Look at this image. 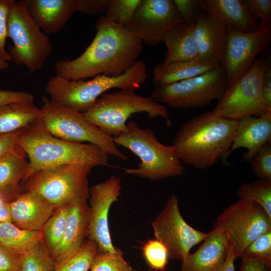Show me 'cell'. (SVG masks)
<instances>
[{"label":"cell","instance_id":"6da1fadb","mask_svg":"<svg viewBox=\"0 0 271 271\" xmlns=\"http://www.w3.org/2000/svg\"><path fill=\"white\" fill-rule=\"evenodd\" d=\"M95 36L79 57L60 60L54 65L56 75L68 80H85L98 75L117 76L137 61L143 43L128 30L100 17Z\"/></svg>","mask_w":271,"mask_h":271},{"label":"cell","instance_id":"7a4b0ae2","mask_svg":"<svg viewBox=\"0 0 271 271\" xmlns=\"http://www.w3.org/2000/svg\"><path fill=\"white\" fill-rule=\"evenodd\" d=\"M237 122L212 111L198 114L180 127L173 146L181 161L196 169L210 168L219 160L225 163Z\"/></svg>","mask_w":271,"mask_h":271},{"label":"cell","instance_id":"3957f363","mask_svg":"<svg viewBox=\"0 0 271 271\" xmlns=\"http://www.w3.org/2000/svg\"><path fill=\"white\" fill-rule=\"evenodd\" d=\"M16 144L29 159L24 180L39 171L64 165H84L93 168L108 165L109 155L97 146L56 137L45 128L41 120L20 130Z\"/></svg>","mask_w":271,"mask_h":271},{"label":"cell","instance_id":"277c9868","mask_svg":"<svg viewBox=\"0 0 271 271\" xmlns=\"http://www.w3.org/2000/svg\"><path fill=\"white\" fill-rule=\"evenodd\" d=\"M113 140L117 146L128 149L140 159L138 167L124 169L125 175L158 181L180 176L185 172L173 145L162 144L153 130L142 128L133 120L127 123L126 130Z\"/></svg>","mask_w":271,"mask_h":271},{"label":"cell","instance_id":"5b68a950","mask_svg":"<svg viewBox=\"0 0 271 271\" xmlns=\"http://www.w3.org/2000/svg\"><path fill=\"white\" fill-rule=\"evenodd\" d=\"M140 112L147 113L151 119H164L168 127L172 124L163 104L151 96H141L132 89L103 94L83 114L89 123L114 138L126 130L127 119Z\"/></svg>","mask_w":271,"mask_h":271},{"label":"cell","instance_id":"8992f818","mask_svg":"<svg viewBox=\"0 0 271 271\" xmlns=\"http://www.w3.org/2000/svg\"><path fill=\"white\" fill-rule=\"evenodd\" d=\"M8 37L13 42L9 47L12 61L25 66L30 73L41 70L51 55L53 46L31 17L26 0H13L8 14Z\"/></svg>","mask_w":271,"mask_h":271},{"label":"cell","instance_id":"52a82bcc","mask_svg":"<svg viewBox=\"0 0 271 271\" xmlns=\"http://www.w3.org/2000/svg\"><path fill=\"white\" fill-rule=\"evenodd\" d=\"M41 122L54 136L74 143H87L100 148L109 156L127 159L115 143L113 137L89 123L83 113L65 107L42 95Z\"/></svg>","mask_w":271,"mask_h":271},{"label":"cell","instance_id":"ba28073f","mask_svg":"<svg viewBox=\"0 0 271 271\" xmlns=\"http://www.w3.org/2000/svg\"><path fill=\"white\" fill-rule=\"evenodd\" d=\"M93 167L67 164L39 171L24 180L25 191L39 194L55 210L89 197L88 176Z\"/></svg>","mask_w":271,"mask_h":271},{"label":"cell","instance_id":"9c48e42d","mask_svg":"<svg viewBox=\"0 0 271 271\" xmlns=\"http://www.w3.org/2000/svg\"><path fill=\"white\" fill-rule=\"evenodd\" d=\"M269 61L263 56L257 58L245 73L226 88L213 113L238 121L246 116H260L271 111L262 95L264 74Z\"/></svg>","mask_w":271,"mask_h":271},{"label":"cell","instance_id":"30bf717a","mask_svg":"<svg viewBox=\"0 0 271 271\" xmlns=\"http://www.w3.org/2000/svg\"><path fill=\"white\" fill-rule=\"evenodd\" d=\"M213 229L220 230L226 235L236 260L257 237L271 231V217L256 202L239 199L224 209Z\"/></svg>","mask_w":271,"mask_h":271},{"label":"cell","instance_id":"8fae6325","mask_svg":"<svg viewBox=\"0 0 271 271\" xmlns=\"http://www.w3.org/2000/svg\"><path fill=\"white\" fill-rule=\"evenodd\" d=\"M227 87L224 67H219L198 76L170 85L156 87L150 96L175 108L203 107L218 100Z\"/></svg>","mask_w":271,"mask_h":271},{"label":"cell","instance_id":"7c38bea8","mask_svg":"<svg viewBox=\"0 0 271 271\" xmlns=\"http://www.w3.org/2000/svg\"><path fill=\"white\" fill-rule=\"evenodd\" d=\"M156 239L166 247L169 258L183 261L191 248L208 234L190 226L183 218L177 197L173 194L151 223Z\"/></svg>","mask_w":271,"mask_h":271},{"label":"cell","instance_id":"4fadbf2b","mask_svg":"<svg viewBox=\"0 0 271 271\" xmlns=\"http://www.w3.org/2000/svg\"><path fill=\"white\" fill-rule=\"evenodd\" d=\"M145 63L138 60L124 73L117 76L98 75L88 80H73L67 89L68 99L73 107L85 112L103 93L112 88L135 90L147 80Z\"/></svg>","mask_w":271,"mask_h":271},{"label":"cell","instance_id":"5bb4252c","mask_svg":"<svg viewBox=\"0 0 271 271\" xmlns=\"http://www.w3.org/2000/svg\"><path fill=\"white\" fill-rule=\"evenodd\" d=\"M270 40L271 25L258 23L255 31L248 33L228 30L221 64L226 75L227 87L249 69Z\"/></svg>","mask_w":271,"mask_h":271},{"label":"cell","instance_id":"9a60e30c","mask_svg":"<svg viewBox=\"0 0 271 271\" xmlns=\"http://www.w3.org/2000/svg\"><path fill=\"white\" fill-rule=\"evenodd\" d=\"M182 23L172 0H142L127 30L143 43L155 47Z\"/></svg>","mask_w":271,"mask_h":271},{"label":"cell","instance_id":"2e32d148","mask_svg":"<svg viewBox=\"0 0 271 271\" xmlns=\"http://www.w3.org/2000/svg\"><path fill=\"white\" fill-rule=\"evenodd\" d=\"M119 177L112 176L89 189L90 205L88 235L100 252H116L110 234L108 213L112 204L121 194Z\"/></svg>","mask_w":271,"mask_h":271},{"label":"cell","instance_id":"e0dca14e","mask_svg":"<svg viewBox=\"0 0 271 271\" xmlns=\"http://www.w3.org/2000/svg\"><path fill=\"white\" fill-rule=\"evenodd\" d=\"M191 26L198 57L221 65L228 32L225 25L218 18L203 9L197 14Z\"/></svg>","mask_w":271,"mask_h":271},{"label":"cell","instance_id":"ac0fdd59","mask_svg":"<svg viewBox=\"0 0 271 271\" xmlns=\"http://www.w3.org/2000/svg\"><path fill=\"white\" fill-rule=\"evenodd\" d=\"M270 142L271 111L260 116H246L238 120L227 156L236 149L245 148L243 159L250 162L264 145Z\"/></svg>","mask_w":271,"mask_h":271},{"label":"cell","instance_id":"d6986e66","mask_svg":"<svg viewBox=\"0 0 271 271\" xmlns=\"http://www.w3.org/2000/svg\"><path fill=\"white\" fill-rule=\"evenodd\" d=\"M13 223L31 231H41L55 210L54 206L36 193L23 192L10 203Z\"/></svg>","mask_w":271,"mask_h":271},{"label":"cell","instance_id":"ffe728a7","mask_svg":"<svg viewBox=\"0 0 271 271\" xmlns=\"http://www.w3.org/2000/svg\"><path fill=\"white\" fill-rule=\"evenodd\" d=\"M229 245L221 230L213 229L198 248L182 262L180 271H218L225 260Z\"/></svg>","mask_w":271,"mask_h":271},{"label":"cell","instance_id":"44dd1931","mask_svg":"<svg viewBox=\"0 0 271 271\" xmlns=\"http://www.w3.org/2000/svg\"><path fill=\"white\" fill-rule=\"evenodd\" d=\"M89 206L86 199L70 203L66 225L62 239L51 253L53 259L59 261L78 250L88 235Z\"/></svg>","mask_w":271,"mask_h":271},{"label":"cell","instance_id":"7402d4cb","mask_svg":"<svg viewBox=\"0 0 271 271\" xmlns=\"http://www.w3.org/2000/svg\"><path fill=\"white\" fill-rule=\"evenodd\" d=\"M28 10L45 34L60 31L76 12L74 0H26Z\"/></svg>","mask_w":271,"mask_h":271},{"label":"cell","instance_id":"603a6c76","mask_svg":"<svg viewBox=\"0 0 271 271\" xmlns=\"http://www.w3.org/2000/svg\"><path fill=\"white\" fill-rule=\"evenodd\" d=\"M18 145L0 159V197L10 203L23 192L21 186L27 175L29 161Z\"/></svg>","mask_w":271,"mask_h":271},{"label":"cell","instance_id":"cb8c5ba5","mask_svg":"<svg viewBox=\"0 0 271 271\" xmlns=\"http://www.w3.org/2000/svg\"><path fill=\"white\" fill-rule=\"evenodd\" d=\"M202 8L220 19L228 30L240 32L255 31L258 23L246 10L242 0H201Z\"/></svg>","mask_w":271,"mask_h":271},{"label":"cell","instance_id":"d4e9b609","mask_svg":"<svg viewBox=\"0 0 271 271\" xmlns=\"http://www.w3.org/2000/svg\"><path fill=\"white\" fill-rule=\"evenodd\" d=\"M220 65L199 57L168 64L159 63L154 69L153 83L156 87L170 85L198 76Z\"/></svg>","mask_w":271,"mask_h":271},{"label":"cell","instance_id":"484cf974","mask_svg":"<svg viewBox=\"0 0 271 271\" xmlns=\"http://www.w3.org/2000/svg\"><path fill=\"white\" fill-rule=\"evenodd\" d=\"M43 112L34 101L0 106V135L18 131L41 120Z\"/></svg>","mask_w":271,"mask_h":271},{"label":"cell","instance_id":"4316f807","mask_svg":"<svg viewBox=\"0 0 271 271\" xmlns=\"http://www.w3.org/2000/svg\"><path fill=\"white\" fill-rule=\"evenodd\" d=\"M162 42L167 48L164 63L188 61L198 57L192 26L184 23L176 26L166 35Z\"/></svg>","mask_w":271,"mask_h":271},{"label":"cell","instance_id":"83f0119b","mask_svg":"<svg viewBox=\"0 0 271 271\" xmlns=\"http://www.w3.org/2000/svg\"><path fill=\"white\" fill-rule=\"evenodd\" d=\"M43 240L42 230H28L13 223L0 222V244L16 253H25Z\"/></svg>","mask_w":271,"mask_h":271},{"label":"cell","instance_id":"f1b7e54d","mask_svg":"<svg viewBox=\"0 0 271 271\" xmlns=\"http://www.w3.org/2000/svg\"><path fill=\"white\" fill-rule=\"evenodd\" d=\"M98 251L94 241L90 239L85 241L76 251L57 261L55 271H88Z\"/></svg>","mask_w":271,"mask_h":271},{"label":"cell","instance_id":"f546056e","mask_svg":"<svg viewBox=\"0 0 271 271\" xmlns=\"http://www.w3.org/2000/svg\"><path fill=\"white\" fill-rule=\"evenodd\" d=\"M70 204L55 210L42 229L44 240L51 253L61 242L63 236L69 210Z\"/></svg>","mask_w":271,"mask_h":271},{"label":"cell","instance_id":"4dcf8cb0","mask_svg":"<svg viewBox=\"0 0 271 271\" xmlns=\"http://www.w3.org/2000/svg\"><path fill=\"white\" fill-rule=\"evenodd\" d=\"M239 199L257 203L271 217V180L258 179L240 185L237 191Z\"/></svg>","mask_w":271,"mask_h":271},{"label":"cell","instance_id":"1f68e13d","mask_svg":"<svg viewBox=\"0 0 271 271\" xmlns=\"http://www.w3.org/2000/svg\"><path fill=\"white\" fill-rule=\"evenodd\" d=\"M142 0H110L103 15L109 22L127 29Z\"/></svg>","mask_w":271,"mask_h":271},{"label":"cell","instance_id":"d6a6232c","mask_svg":"<svg viewBox=\"0 0 271 271\" xmlns=\"http://www.w3.org/2000/svg\"><path fill=\"white\" fill-rule=\"evenodd\" d=\"M43 240L21 255L20 271H55L53 258Z\"/></svg>","mask_w":271,"mask_h":271},{"label":"cell","instance_id":"836d02e7","mask_svg":"<svg viewBox=\"0 0 271 271\" xmlns=\"http://www.w3.org/2000/svg\"><path fill=\"white\" fill-rule=\"evenodd\" d=\"M90 271H132L119 251L116 252H99L95 256Z\"/></svg>","mask_w":271,"mask_h":271},{"label":"cell","instance_id":"e575fe53","mask_svg":"<svg viewBox=\"0 0 271 271\" xmlns=\"http://www.w3.org/2000/svg\"><path fill=\"white\" fill-rule=\"evenodd\" d=\"M145 258L151 267L164 271L168 262V253L165 245L157 239L148 241L143 247Z\"/></svg>","mask_w":271,"mask_h":271},{"label":"cell","instance_id":"d590c367","mask_svg":"<svg viewBox=\"0 0 271 271\" xmlns=\"http://www.w3.org/2000/svg\"><path fill=\"white\" fill-rule=\"evenodd\" d=\"M250 162L258 179L271 180V142L264 145Z\"/></svg>","mask_w":271,"mask_h":271},{"label":"cell","instance_id":"8d00e7d4","mask_svg":"<svg viewBox=\"0 0 271 271\" xmlns=\"http://www.w3.org/2000/svg\"><path fill=\"white\" fill-rule=\"evenodd\" d=\"M246 10L252 18L258 23L270 25V0H242Z\"/></svg>","mask_w":271,"mask_h":271},{"label":"cell","instance_id":"74e56055","mask_svg":"<svg viewBox=\"0 0 271 271\" xmlns=\"http://www.w3.org/2000/svg\"><path fill=\"white\" fill-rule=\"evenodd\" d=\"M12 2L13 0H0V58L7 62L12 61L5 46L8 38V17Z\"/></svg>","mask_w":271,"mask_h":271},{"label":"cell","instance_id":"f35d334b","mask_svg":"<svg viewBox=\"0 0 271 271\" xmlns=\"http://www.w3.org/2000/svg\"><path fill=\"white\" fill-rule=\"evenodd\" d=\"M243 253L271 260V231L257 237L247 246Z\"/></svg>","mask_w":271,"mask_h":271},{"label":"cell","instance_id":"ab89813d","mask_svg":"<svg viewBox=\"0 0 271 271\" xmlns=\"http://www.w3.org/2000/svg\"><path fill=\"white\" fill-rule=\"evenodd\" d=\"M183 23L191 26L197 14L203 9L201 0H172Z\"/></svg>","mask_w":271,"mask_h":271},{"label":"cell","instance_id":"60d3db41","mask_svg":"<svg viewBox=\"0 0 271 271\" xmlns=\"http://www.w3.org/2000/svg\"><path fill=\"white\" fill-rule=\"evenodd\" d=\"M76 12L94 15L104 13L110 0H74Z\"/></svg>","mask_w":271,"mask_h":271},{"label":"cell","instance_id":"b9f144b4","mask_svg":"<svg viewBox=\"0 0 271 271\" xmlns=\"http://www.w3.org/2000/svg\"><path fill=\"white\" fill-rule=\"evenodd\" d=\"M240 271H271V260L243 253Z\"/></svg>","mask_w":271,"mask_h":271},{"label":"cell","instance_id":"7bdbcfd3","mask_svg":"<svg viewBox=\"0 0 271 271\" xmlns=\"http://www.w3.org/2000/svg\"><path fill=\"white\" fill-rule=\"evenodd\" d=\"M21 256L0 244V271H20Z\"/></svg>","mask_w":271,"mask_h":271},{"label":"cell","instance_id":"ee69618b","mask_svg":"<svg viewBox=\"0 0 271 271\" xmlns=\"http://www.w3.org/2000/svg\"><path fill=\"white\" fill-rule=\"evenodd\" d=\"M34 95L29 92L10 90H0V106L28 101H34Z\"/></svg>","mask_w":271,"mask_h":271},{"label":"cell","instance_id":"f6af8a7d","mask_svg":"<svg viewBox=\"0 0 271 271\" xmlns=\"http://www.w3.org/2000/svg\"><path fill=\"white\" fill-rule=\"evenodd\" d=\"M262 95L263 100L267 107L271 110V63L269 61L264 72Z\"/></svg>","mask_w":271,"mask_h":271},{"label":"cell","instance_id":"bcb514c9","mask_svg":"<svg viewBox=\"0 0 271 271\" xmlns=\"http://www.w3.org/2000/svg\"><path fill=\"white\" fill-rule=\"evenodd\" d=\"M20 130L0 135V159L15 147L17 136Z\"/></svg>","mask_w":271,"mask_h":271},{"label":"cell","instance_id":"7dc6e473","mask_svg":"<svg viewBox=\"0 0 271 271\" xmlns=\"http://www.w3.org/2000/svg\"><path fill=\"white\" fill-rule=\"evenodd\" d=\"M235 260L234 249L230 244L225 260L218 271H235Z\"/></svg>","mask_w":271,"mask_h":271},{"label":"cell","instance_id":"c3c4849f","mask_svg":"<svg viewBox=\"0 0 271 271\" xmlns=\"http://www.w3.org/2000/svg\"><path fill=\"white\" fill-rule=\"evenodd\" d=\"M0 222L13 223L10 203L0 197Z\"/></svg>","mask_w":271,"mask_h":271},{"label":"cell","instance_id":"681fc988","mask_svg":"<svg viewBox=\"0 0 271 271\" xmlns=\"http://www.w3.org/2000/svg\"><path fill=\"white\" fill-rule=\"evenodd\" d=\"M9 67V64L7 62H6L0 58V71L6 69Z\"/></svg>","mask_w":271,"mask_h":271}]
</instances>
